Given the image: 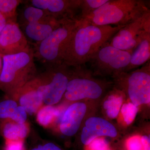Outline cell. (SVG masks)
<instances>
[{"label": "cell", "instance_id": "obj_3", "mask_svg": "<svg viewBox=\"0 0 150 150\" xmlns=\"http://www.w3.org/2000/svg\"><path fill=\"white\" fill-rule=\"evenodd\" d=\"M3 68L0 74V88L11 93L30 81L36 71L32 49L13 55H1Z\"/></svg>", "mask_w": 150, "mask_h": 150}, {"label": "cell", "instance_id": "obj_6", "mask_svg": "<svg viewBox=\"0 0 150 150\" xmlns=\"http://www.w3.org/2000/svg\"><path fill=\"white\" fill-rule=\"evenodd\" d=\"M48 71L38 78V90L43 102L52 105L60 101L64 96L70 78V67L64 63L49 66Z\"/></svg>", "mask_w": 150, "mask_h": 150}, {"label": "cell", "instance_id": "obj_2", "mask_svg": "<svg viewBox=\"0 0 150 150\" xmlns=\"http://www.w3.org/2000/svg\"><path fill=\"white\" fill-rule=\"evenodd\" d=\"M149 11L143 1L108 0L82 19L94 25L125 26Z\"/></svg>", "mask_w": 150, "mask_h": 150}, {"label": "cell", "instance_id": "obj_28", "mask_svg": "<svg viewBox=\"0 0 150 150\" xmlns=\"http://www.w3.org/2000/svg\"><path fill=\"white\" fill-rule=\"evenodd\" d=\"M142 146L144 150H150V137L146 135L142 136L140 138Z\"/></svg>", "mask_w": 150, "mask_h": 150}, {"label": "cell", "instance_id": "obj_22", "mask_svg": "<svg viewBox=\"0 0 150 150\" xmlns=\"http://www.w3.org/2000/svg\"><path fill=\"white\" fill-rule=\"evenodd\" d=\"M108 0H81L80 19L84 18L108 1Z\"/></svg>", "mask_w": 150, "mask_h": 150}, {"label": "cell", "instance_id": "obj_24", "mask_svg": "<svg viewBox=\"0 0 150 150\" xmlns=\"http://www.w3.org/2000/svg\"><path fill=\"white\" fill-rule=\"evenodd\" d=\"M87 146V150H107L109 149L108 142L102 137L95 139Z\"/></svg>", "mask_w": 150, "mask_h": 150}, {"label": "cell", "instance_id": "obj_19", "mask_svg": "<svg viewBox=\"0 0 150 150\" xmlns=\"http://www.w3.org/2000/svg\"><path fill=\"white\" fill-rule=\"evenodd\" d=\"M123 97L118 93L108 96L103 103V108L107 117L115 119L118 116L123 104Z\"/></svg>", "mask_w": 150, "mask_h": 150}, {"label": "cell", "instance_id": "obj_31", "mask_svg": "<svg viewBox=\"0 0 150 150\" xmlns=\"http://www.w3.org/2000/svg\"><path fill=\"white\" fill-rule=\"evenodd\" d=\"M107 150H110V149H108Z\"/></svg>", "mask_w": 150, "mask_h": 150}, {"label": "cell", "instance_id": "obj_21", "mask_svg": "<svg viewBox=\"0 0 150 150\" xmlns=\"http://www.w3.org/2000/svg\"><path fill=\"white\" fill-rule=\"evenodd\" d=\"M21 1L18 0H0V13L7 20H16V10Z\"/></svg>", "mask_w": 150, "mask_h": 150}, {"label": "cell", "instance_id": "obj_26", "mask_svg": "<svg viewBox=\"0 0 150 150\" xmlns=\"http://www.w3.org/2000/svg\"><path fill=\"white\" fill-rule=\"evenodd\" d=\"M23 140H6L5 150H23Z\"/></svg>", "mask_w": 150, "mask_h": 150}, {"label": "cell", "instance_id": "obj_14", "mask_svg": "<svg viewBox=\"0 0 150 150\" xmlns=\"http://www.w3.org/2000/svg\"><path fill=\"white\" fill-rule=\"evenodd\" d=\"M38 78H34L11 93L15 98H18L20 106L30 115L36 113L43 105V99L38 91Z\"/></svg>", "mask_w": 150, "mask_h": 150}, {"label": "cell", "instance_id": "obj_32", "mask_svg": "<svg viewBox=\"0 0 150 150\" xmlns=\"http://www.w3.org/2000/svg\"></svg>", "mask_w": 150, "mask_h": 150}, {"label": "cell", "instance_id": "obj_12", "mask_svg": "<svg viewBox=\"0 0 150 150\" xmlns=\"http://www.w3.org/2000/svg\"><path fill=\"white\" fill-rule=\"evenodd\" d=\"M31 6L45 11L58 20L65 18H77L74 14L80 11L81 0H33Z\"/></svg>", "mask_w": 150, "mask_h": 150}, {"label": "cell", "instance_id": "obj_15", "mask_svg": "<svg viewBox=\"0 0 150 150\" xmlns=\"http://www.w3.org/2000/svg\"><path fill=\"white\" fill-rule=\"evenodd\" d=\"M87 110L84 103L76 102L65 110L61 119L60 129L62 133L68 137L74 135L79 131Z\"/></svg>", "mask_w": 150, "mask_h": 150}, {"label": "cell", "instance_id": "obj_10", "mask_svg": "<svg viewBox=\"0 0 150 150\" xmlns=\"http://www.w3.org/2000/svg\"><path fill=\"white\" fill-rule=\"evenodd\" d=\"M149 33H150V11L121 28L108 42L115 48L131 53Z\"/></svg>", "mask_w": 150, "mask_h": 150}, {"label": "cell", "instance_id": "obj_13", "mask_svg": "<svg viewBox=\"0 0 150 150\" xmlns=\"http://www.w3.org/2000/svg\"><path fill=\"white\" fill-rule=\"evenodd\" d=\"M118 131L113 124L104 118L93 116L86 121L82 130L81 139L85 146H88L95 139L101 137L115 138Z\"/></svg>", "mask_w": 150, "mask_h": 150}, {"label": "cell", "instance_id": "obj_11", "mask_svg": "<svg viewBox=\"0 0 150 150\" xmlns=\"http://www.w3.org/2000/svg\"><path fill=\"white\" fill-rule=\"evenodd\" d=\"M30 49L28 39L16 20H8L0 33V54L13 55Z\"/></svg>", "mask_w": 150, "mask_h": 150}, {"label": "cell", "instance_id": "obj_5", "mask_svg": "<svg viewBox=\"0 0 150 150\" xmlns=\"http://www.w3.org/2000/svg\"><path fill=\"white\" fill-rule=\"evenodd\" d=\"M119 85L126 90L131 103L139 107L150 102V61L129 73L122 72L113 75Z\"/></svg>", "mask_w": 150, "mask_h": 150}, {"label": "cell", "instance_id": "obj_9", "mask_svg": "<svg viewBox=\"0 0 150 150\" xmlns=\"http://www.w3.org/2000/svg\"><path fill=\"white\" fill-rule=\"evenodd\" d=\"M74 68L77 76L70 77L65 92V98L71 101L100 98L104 91V86L99 81L88 76V72L82 66Z\"/></svg>", "mask_w": 150, "mask_h": 150}, {"label": "cell", "instance_id": "obj_17", "mask_svg": "<svg viewBox=\"0 0 150 150\" xmlns=\"http://www.w3.org/2000/svg\"><path fill=\"white\" fill-rule=\"evenodd\" d=\"M27 112L23 107L18 106L12 100H6L0 102V119H9L19 123H25Z\"/></svg>", "mask_w": 150, "mask_h": 150}, {"label": "cell", "instance_id": "obj_23", "mask_svg": "<svg viewBox=\"0 0 150 150\" xmlns=\"http://www.w3.org/2000/svg\"><path fill=\"white\" fill-rule=\"evenodd\" d=\"M139 107L131 102L124 103L122 105L120 111L123 120L127 125H130L134 122L139 111Z\"/></svg>", "mask_w": 150, "mask_h": 150}, {"label": "cell", "instance_id": "obj_20", "mask_svg": "<svg viewBox=\"0 0 150 150\" xmlns=\"http://www.w3.org/2000/svg\"><path fill=\"white\" fill-rule=\"evenodd\" d=\"M60 110L52 105H46L40 108L38 112V122L41 126H51L60 115Z\"/></svg>", "mask_w": 150, "mask_h": 150}, {"label": "cell", "instance_id": "obj_8", "mask_svg": "<svg viewBox=\"0 0 150 150\" xmlns=\"http://www.w3.org/2000/svg\"><path fill=\"white\" fill-rule=\"evenodd\" d=\"M23 33L36 43L46 38L61 21L45 11L31 6L25 8L23 13Z\"/></svg>", "mask_w": 150, "mask_h": 150}, {"label": "cell", "instance_id": "obj_18", "mask_svg": "<svg viewBox=\"0 0 150 150\" xmlns=\"http://www.w3.org/2000/svg\"><path fill=\"white\" fill-rule=\"evenodd\" d=\"M1 132L6 140H23L27 136L29 126L27 123H19L6 119L1 124Z\"/></svg>", "mask_w": 150, "mask_h": 150}, {"label": "cell", "instance_id": "obj_30", "mask_svg": "<svg viewBox=\"0 0 150 150\" xmlns=\"http://www.w3.org/2000/svg\"><path fill=\"white\" fill-rule=\"evenodd\" d=\"M3 58L1 55L0 54V74L1 73L3 68Z\"/></svg>", "mask_w": 150, "mask_h": 150}, {"label": "cell", "instance_id": "obj_16", "mask_svg": "<svg viewBox=\"0 0 150 150\" xmlns=\"http://www.w3.org/2000/svg\"><path fill=\"white\" fill-rule=\"evenodd\" d=\"M150 33L147 34L131 52L130 62L125 72L143 66L149 61Z\"/></svg>", "mask_w": 150, "mask_h": 150}, {"label": "cell", "instance_id": "obj_4", "mask_svg": "<svg viewBox=\"0 0 150 150\" xmlns=\"http://www.w3.org/2000/svg\"><path fill=\"white\" fill-rule=\"evenodd\" d=\"M78 18L61 20L59 26L44 40L36 43L34 56L48 66L63 63V59Z\"/></svg>", "mask_w": 150, "mask_h": 150}, {"label": "cell", "instance_id": "obj_7", "mask_svg": "<svg viewBox=\"0 0 150 150\" xmlns=\"http://www.w3.org/2000/svg\"><path fill=\"white\" fill-rule=\"evenodd\" d=\"M131 53L115 48L107 42L94 54L89 62L95 74L113 76L125 72Z\"/></svg>", "mask_w": 150, "mask_h": 150}, {"label": "cell", "instance_id": "obj_25", "mask_svg": "<svg viewBox=\"0 0 150 150\" xmlns=\"http://www.w3.org/2000/svg\"><path fill=\"white\" fill-rule=\"evenodd\" d=\"M128 150H144L141 139L138 137H131L126 143Z\"/></svg>", "mask_w": 150, "mask_h": 150}, {"label": "cell", "instance_id": "obj_27", "mask_svg": "<svg viewBox=\"0 0 150 150\" xmlns=\"http://www.w3.org/2000/svg\"><path fill=\"white\" fill-rule=\"evenodd\" d=\"M32 150H62L53 143H48L43 146H39Z\"/></svg>", "mask_w": 150, "mask_h": 150}, {"label": "cell", "instance_id": "obj_29", "mask_svg": "<svg viewBox=\"0 0 150 150\" xmlns=\"http://www.w3.org/2000/svg\"><path fill=\"white\" fill-rule=\"evenodd\" d=\"M7 22V20L6 19L1 13H0V33L5 26Z\"/></svg>", "mask_w": 150, "mask_h": 150}, {"label": "cell", "instance_id": "obj_1", "mask_svg": "<svg viewBox=\"0 0 150 150\" xmlns=\"http://www.w3.org/2000/svg\"><path fill=\"white\" fill-rule=\"evenodd\" d=\"M123 27L94 25L78 19L65 51L63 63L73 68L83 66Z\"/></svg>", "mask_w": 150, "mask_h": 150}]
</instances>
